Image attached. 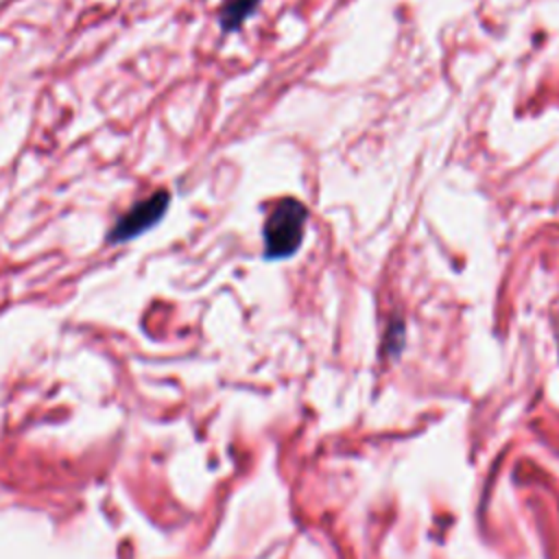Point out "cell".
Instances as JSON below:
<instances>
[{"label": "cell", "mask_w": 559, "mask_h": 559, "mask_svg": "<svg viewBox=\"0 0 559 559\" xmlns=\"http://www.w3.org/2000/svg\"><path fill=\"white\" fill-rule=\"evenodd\" d=\"M306 207L297 199H282L275 203L264 223V258L280 260L293 255L304 240Z\"/></svg>", "instance_id": "6da1fadb"}, {"label": "cell", "mask_w": 559, "mask_h": 559, "mask_svg": "<svg viewBox=\"0 0 559 559\" xmlns=\"http://www.w3.org/2000/svg\"><path fill=\"white\" fill-rule=\"evenodd\" d=\"M260 4V0H225L221 13H218V22L221 28L225 33H234L240 28V24L255 11V7Z\"/></svg>", "instance_id": "3957f363"}, {"label": "cell", "mask_w": 559, "mask_h": 559, "mask_svg": "<svg viewBox=\"0 0 559 559\" xmlns=\"http://www.w3.org/2000/svg\"><path fill=\"white\" fill-rule=\"evenodd\" d=\"M168 205H170V192L164 188L155 190L151 197L135 203L129 212H124L114 223V227L107 234V245H122L146 234L164 218V214L168 212Z\"/></svg>", "instance_id": "7a4b0ae2"}]
</instances>
